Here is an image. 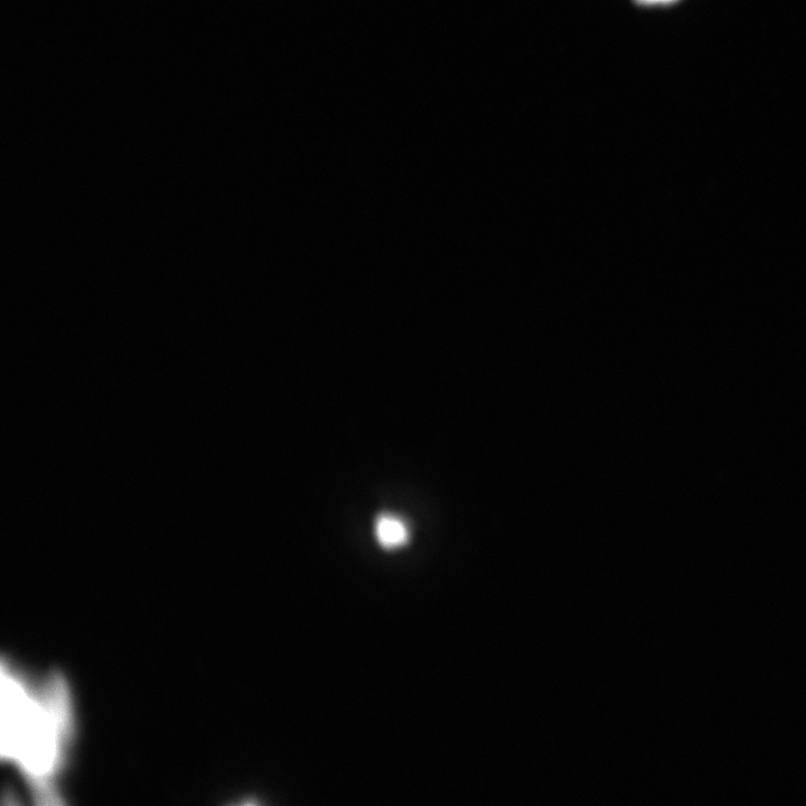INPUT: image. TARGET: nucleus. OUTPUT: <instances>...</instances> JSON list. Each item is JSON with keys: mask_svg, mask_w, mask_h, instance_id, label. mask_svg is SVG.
Wrapping results in <instances>:
<instances>
[{"mask_svg": "<svg viewBox=\"0 0 806 806\" xmlns=\"http://www.w3.org/2000/svg\"><path fill=\"white\" fill-rule=\"evenodd\" d=\"M72 704L58 674L31 683L11 665L2 672V755L16 765L41 803L59 799L54 781L70 743Z\"/></svg>", "mask_w": 806, "mask_h": 806, "instance_id": "nucleus-1", "label": "nucleus"}, {"mask_svg": "<svg viewBox=\"0 0 806 806\" xmlns=\"http://www.w3.org/2000/svg\"><path fill=\"white\" fill-rule=\"evenodd\" d=\"M376 538L384 549L393 550L406 545L409 532L406 524L393 515L383 514L376 522Z\"/></svg>", "mask_w": 806, "mask_h": 806, "instance_id": "nucleus-2", "label": "nucleus"}, {"mask_svg": "<svg viewBox=\"0 0 806 806\" xmlns=\"http://www.w3.org/2000/svg\"><path fill=\"white\" fill-rule=\"evenodd\" d=\"M641 2L645 4H663L673 2V0H641Z\"/></svg>", "mask_w": 806, "mask_h": 806, "instance_id": "nucleus-3", "label": "nucleus"}]
</instances>
